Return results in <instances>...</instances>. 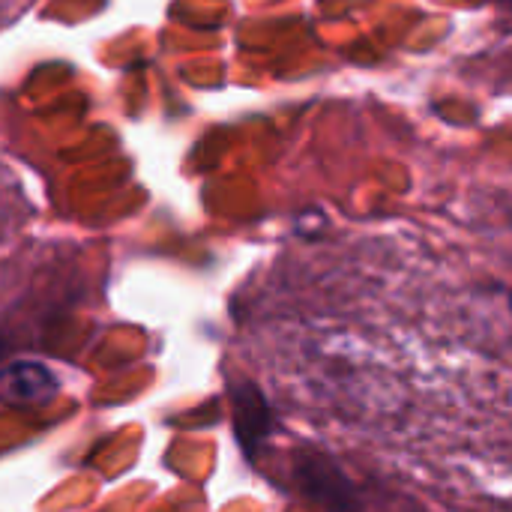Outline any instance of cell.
<instances>
[{
    "mask_svg": "<svg viewBox=\"0 0 512 512\" xmlns=\"http://www.w3.org/2000/svg\"><path fill=\"white\" fill-rule=\"evenodd\" d=\"M297 480L300 489L324 512H360V498L342 468L315 450H303L297 456Z\"/></svg>",
    "mask_w": 512,
    "mask_h": 512,
    "instance_id": "6da1fadb",
    "label": "cell"
},
{
    "mask_svg": "<svg viewBox=\"0 0 512 512\" xmlns=\"http://www.w3.org/2000/svg\"><path fill=\"white\" fill-rule=\"evenodd\" d=\"M57 378L33 360H18L0 369V405L42 408L57 396Z\"/></svg>",
    "mask_w": 512,
    "mask_h": 512,
    "instance_id": "7a4b0ae2",
    "label": "cell"
},
{
    "mask_svg": "<svg viewBox=\"0 0 512 512\" xmlns=\"http://www.w3.org/2000/svg\"><path fill=\"white\" fill-rule=\"evenodd\" d=\"M234 423H237V435L243 447L255 453L264 435L270 432V411L264 405V396L252 384H243L240 390H234Z\"/></svg>",
    "mask_w": 512,
    "mask_h": 512,
    "instance_id": "3957f363",
    "label": "cell"
}]
</instances>
